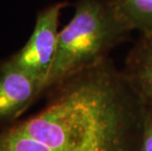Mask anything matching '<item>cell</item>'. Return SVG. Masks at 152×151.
<instances>
[{"instance_id": "3", "label": "cell", "mask_w": 152, "mask_h": 151, "mask_svg": "<svg viewBox=\"0 0 152 151\" xmlns=\"http://www.w3.org/2000/svg\"><path fill=\"white\" fill-rule=\"evenodd\" d=\"M67 5V2H57L41 10L30 38L20 50L9 57L15 66L42 81L43 86L57 52L60 14Z\"/></svg>"}, {"instance_id": "7", "label": "cell", "mask_w": 152, "mask_h": 151, "mask_svg": "<svg viewBox=\"0 0 152 151\" xmlns=\"http://www.w3.org/2000/svg\"><path fill=\"white\" fill-rule=\"evenodd\" d=\"M138 151H152V108L144 105L141 139Z\"/></svg>"}, {"instance_id": "5", "label": "cell", "mask_w": 152, "mask_h": 151, "mask_svg": "<svg viewBox=\"0 0 152 151\" xmlns=\"http://www.w3.org/2000/svg\"><path fill=\"white\" fill-rule=\"evenodd\" d=\"M122 72L142 103L152 108V34L142 35L134 44Z\"/></svg>"}, {"instance_id": "2", "label": "cell", "mask_w": 152, "mask_h": 151, "mask_svg": "<svg viewBox=\"0 0 152 151\" xmlns=\"http://www.w3.org/2000/svg\"><path fill=\"white\" fill-rule=\"evenodd\" d=\"M131 31L111 0H79L72 19L59 33L57 52L43 93L77 72L108 59Z\"/></svg>"}, {"instance_id": "1", "label": "cell", "mask_w": 152, "mask_h": 151, "mask_svg": "<svg viewBox=\"0 0 152 151\" xmlns=\"http://www.w3.org/2000/svg\"><path fill=\"white\" fill-rule=\"evenodd\" d=\"M47 93L38 113L6 128L11 151H138L144 104L109 58Z\"/></svg>"}, {"instance_id": "6", "label": "cell", "mask_w": 152, "mask_h": 151, "mask_svg": "<svg viewBox=\"0 0 152 151\" xmlns=\"http://www.w3.org/2000/svg\"><path fill=\"white\" fill-rule=\"evenodd\" d=\"M118 17L130 31L152 34V0H111Z\"/></svg>"}, {"instance_id": "4", "label": "cell", "mask_w": 152, "mask_h": 151, "mask_svg": "<svg viewBox=\"0 0 152 151\" xmlns=\"http://www.w3.org/2000/svg\"><path fill=\"white\" fill-rule=\"evenodd\" d=\"M43 93V82L15 66L0 61V128L13 124Z\"/></svg>"}]
</instances>
